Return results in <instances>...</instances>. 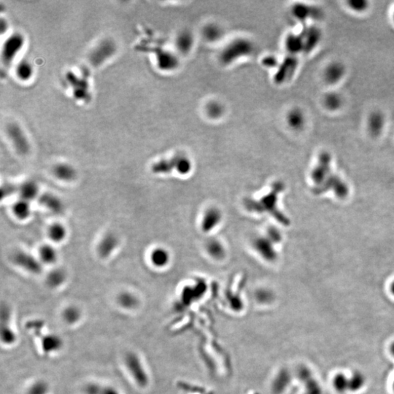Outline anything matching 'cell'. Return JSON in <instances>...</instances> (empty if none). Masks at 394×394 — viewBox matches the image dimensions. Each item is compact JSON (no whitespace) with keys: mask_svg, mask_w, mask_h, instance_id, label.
<instances>
[{"mask_svg":"<svg viewBox=\"0 0 394 394\" xmlns=\"http://www.w3.org/2000/svg\"><path fill=\"white\" fill-rule=\"evenodd\" d=\"M0 339L2 343L10 346L16 343L17 335L13 329L11 324V311L10 308L3 304L1 309V329H0Z\"/></svg>","mask_w":394,"mask_h":394,"instance_id":"obj_5","label":"cell"},{"mask_svg":"<svg viewBox=\"0 0 394 394\" xmlns=\"http://www.w3.org/2000/svg\"><path fill=\"white\" fill-rule=\"evenodd\" d=\"M299 66V59L297 56L288 55L285 58L278 68L275 74V82L281 84L286 82L292 77Z\"/></svg>","mask_w":394,"mask_h":394,"instance_id":"obj_12","label":"cell"},{"mask_svg":"<svg viewBox=\"0 0 394 394\" xmlns=\"http://www.w3.org/2000/svg\"><path fill=\"white\" fill-rule=\"evenodd\" d=\"M7 133L13 147L18 153L21 155H26L29 153V144L24 135V132L19 126L16 124H11L7 128Z\"/></svg>","mask_w":394,"mask_h":394,"instance_id":"obj_13","label":"cell"},{"mask_svg":"<svg viewBox=\"0 0 394 394\" xmlns=\"http://www.w3.org/2000/svg\"><path fill=\"white\" fill-rule=\"evenodd\" d=\"M275 244L266 234V236L256 237L253 241V247L256 252L267 261H274L277 259L278 254L274 246Z\"/></svg>","mask_w":394,"mask_h":394,"instance_id":"obj_11","label":"cell"},{"mask_svg":"<svg viewBox=\"0 0 394 394\" xmlns=\"http://www.w3.org/2000/svg\"><path fill=\"white\" fill-rule=\"evenodd\" d=\"M119 245V239L114 233H107L102 237L97 246V253L102 259L110 257Z\"/></svg>","mask_w":394,"mask_h":394,"instance_id":"obj_18","label":"cell"},{"mask_svg":"<svg viewBox=\"0 0 394 394\" xmlns=\"http://www.w3.org/2000/svg\"><path fill=\"white\" fill-rule=\"evenodd\" d=\"M347 7L350 11L356 13H363L370 8V2L367 0H349Z\"/></svg>","mask_w":394,"mask_h":394,"instance_id":"obj_39","label":"cell"},{"mask_svg":"<svg viewBox=\"0 0 394 394\" xmlns=\"http://www.w3.org/2000/svg\"><path fill=\"white\" fill-rule=\"evenodd\" d=\"M37 337L40 338L41 350L47 355L59 352L64 345L62 339L56 334L51 333V334L42 335L41 333Z\"/></svg>","mask_w":394,"mask_h":394,"instance_id":"obj_17","label":"cell"},{"mask_svg":"<svg viewBox=\"0 0 394 394\" xmlns=\"http://www.w3.org/2000/svg\"><path fill=\"white\" fill-rule=\"evenodd\" d=\"M158 64L161 69L166 71L173 70L178 66V59L170 52L164 51L158 56Z\"/></svg>","mask_w":394,"mask_h":394,"instance_id":"obj_30","label":"cell"},{"mask_svg":"<svg viewBox=\"0 0 394 394\" xmlns=\"http://www.w3.org/2000/svg\"><path fill=\"white\" fill-rule=\"evenodd\" d=\"M175 46L180 54H187L191 52L194 46L193 34L188 30L180 31L177 36Z\"/></svg>","mask_w":394,"mask_h":394,"instance_id":"obj_25","label":"cell"},{"mask_svg":"<svg viewBox=\"0 0 394 394\" xmlns=\"http://www.w3.org/2000/svg\"><path fill=\"white\" fill-rule=\"evenodd\" d=\"M12 259L15 264L24 270L32 274H40L42 272V263L30 253L25 251H17L13 255Z\"/></svg>","mask_w":394,"mask_h":394,"instance_id":"obj_9","label":"cell"},{"mask_svg":"<svg viewBox=\"0 0 394 394\" xmlns=\"http://www.w3.org/2000/svg\"><path fill=\"white\" fill-rule=\"evenodd\" d=\"M48 233L51 241L55 243H60L65 239L67 236V229L62 223H54L50 226Z\"/></svg>","mask_w":394,"mask_h":394,"instance_id":"obj_36","label":"cell"},{"mask_svg":"<svg viewBox=\"0 0 394 394\" xmlns=\"http://www.w3.org/2000/svg\"><path fill=\"white\" fill-rule=\"evenodd\" d=\"M203 36L204 39L208 42H216L223 36V30L218 25L208 24L204 27Z\"/></svg>","mask_w":394,"mask_h":394,"instance_id":"obj_34","label":"cell"},{"mask_svg":"<svg viewBox=\"0 0 394 394\" xmlns=\"http://www.w3.org/2000/svg\"><path fill=\"white\" fill-rule=\"evenodd\" d=\"M62 318L63 321L67 325L74 326L78 324L82 319V311L77 306L69 305L62 311Z\"/></svg>","mask_w":394,"mask_h":394,"instance_id":"obj_28","label":"cell"},{"mask_svg":"<svg viewBox=\"0 0 394 394\" xmlns=\"http://www.w3.org/2000/svg\"><path fill=\"white\" fill-rule=\"evenodd\" d=\"M222 219L221 210L216 208H210L206 210L202 219V229L208 232L216 227Z\"/></svg>","mask_w":394,"mask_h":394,"instance_id":"obj_20","label":"cell"},{"mask_svg":"<svg viewBox=\"0 0 394 394\" xmlns=\"http://www.w3.org/2000/svg\"><path fill=\"white\" fill-rule=\"evenodd\" d=\"M286 122L290 130L293 132H299L304 130L305 127L307 117L300 107H295L288 111Z\"/></svg>","mask_w":394,"mask_h":394,"instance_id":"obj_16","label":"cell"},{"mask_svg":"<svg viewBox=\"0 0 394 394\" xmlns=\"http://www.w3.org/2000/svg\"><path fill=\"white\" fill-rule=\"evenodd\" d=\"M392 291L394 293V284H393V286H392Z\"/></svg>","mask_w":394,"mask_h":394,"instance_id":"obj_44","label":"cell"},{"mask_svg":"<svg viewBox=\"0 0 394 394\" xmlns=\"http://www.w3.org/2000/svg\"><path fill=\"white\" fill-rule=\"evenodd\" d=\"M392 21H393L394 24V10L393 13H392Z\"/></svg>","mask_w":394,"mask_h":394,"instance_id":"obj_43","label":"cell"},{"mask_svg":"<svg viewBox=\"0 0 394 394\" xmlns=\"http://www.w3.org/2000/svg\"><path fill=\"white\" fill-rule=\"evenodd\" d=\"M39 187L37 183L31 180L24 181L19 184V191L18 194L20 199L31 202L38 199L40 195Z\"/></svg>","mask_w":394,"mask_h":394,"instance_id":"obj_24","label":"cell"},{"mask_svg":"<svg viewBox=\"0 0 394 394\" xmlns=\"http://www.w3.org/2000/svg\"><path fill=\"white\" fill-rule=\"evenodd\" d=\"M284 189V185L281 182L274 183L270 192L261 200H246L245 205L247 209L256 213H268L275 218L280 223L285 226L289 225V218L284 216L278 208V195Z\"/></svg>","mask_w":394,"mask_h":394,"instance_id":"obj_1","label":"cell"},{"mask_svg":"<svg viewBox=\"0 0 394 394\" xmlns=\"http://www.w3.org/2000/svg\"><path fill=\"white\" fill-rule=\"evenodd\" d=\"M53 173L59 180L64 182H71L77 176L75 169L69 164L60 163L54 167Z\"/></svg>","mask_w":394,"mask_h":394,"instance_id":"obj_26","label":"cell"},{"mask_svg":"<svg viewBox=\"0 0 394 394\" xmlns=\"http://www.w3.org/2000/svg\"><path fill=\"white\" fill-rule=\"evenodd\" d=\"M205 112L207 115L211 119H217L221 117L224 112L223 106L217 101H211L208 102L205 107Z\"/></svg>","mask_w":394,"mask_h":394,"instance_id":"obj_37","label":"cell"},{"mask_svg":"<svg viewBox=\"0 0 394 394\" xmlns=\"http://www.w3.org/2000/svg\"><path fill=\"white\" fill-rule=\"evenodd\" d=\"M291 14L294 19L304 24L308 20H318L322 18V11L320 8L302 3H296L292 6Z\"/></svg>","mask_w":394,"mask_h":394,"instance_id":"obj_8","label":"cell"},{"mask_svg":"<svg viewBox=\"0 0 394 394\" xmlns=\"http://www.w3.org/2000/svg\"><path fill=\"white\" fill-rule=\"evenodd\" d=\"M84 394H122L112 385L99 382H89L83 388Z\"/></svg>","mask_w":394,"mask_h":394,"instance_id":"obj_22","label":"cell"},{"mask_svg":"<svg viewBox=\"0 0 394 394\" xmlns=\"http://www.w3.org/2000/svg\"><path fill=\"white\" fill-rule=\"evenodd\" d=\"M124 364L136 385L139 388H145L149 382L148 375L138 354L134 351L127 352L124 357Z\"/></svg>","mask_w":394,"mask_h":394,"instance_id":"obj_3","label":"cell"},{"mask_svg":"<svg viewBox=\"0 0 394 394\" xmlns=\"http://www.w3.org/2000/svg\"><path fill=\"white\" fill-rule=\"evenodd\" d=\"M18 191H19V184L13 183H6L2 185V200H4V199L8 198V197L13 196L14 194H18Z\"/></svg>","mask_w":394,"mask_h":394,"instance_id":"obj_42","label":"cell"},{"mask_svg":"<svg viewBox=\"0 0 394 394\" xmlns=\"http://www.w3.org/2000/svg\"><path fill=\"white\" fill-rule=\"evenodd\" d=\"M331 163L332 156L328 152L320 153L318 160L317 165L314 167L311 173V178L317 187L322 185L328 177L331 175Z\"/></svg>","mask_w":394,"mask_h":394,"instance_id":"obj_6","label":"cell"},{"mask_svg":"<svg viewBox=\"0 0 394 394\" xmlns=\"http://www.w3.org/2000/svg\"><path fill=\"white\" fill-rule=\"evenodd\" d=\"M16 75L21 80L26 81L30 78L32 74L33 69L31 64L26 61H22L17 65L16 69Z\"/></svg>","mask_w":394,"mask_h":394,"instance_id":"obj_40","label":"cell"},{"mask_svg":"<svg viewBox=\"0 0 394 394\" xmlns=\"http://www.w3.org/2000/svg\"><path fill=\"white\" fill-rule=\"evenodd\" d=\"M13 212L15 216L21 220L26 219L31 214L30 202L23 199H19L13 206Z\"/></svg>","mask_w":394,"mask_h":394,"instance_id":"obj_31","label":"cell"},{"mask_svg":"<svg viewBox=\"0 0 394 394\" xmlns=\"http://www.w3.org/2000/svg\"><path fill=\"white\" fill-rule=\"evenodd\" d=\"M50 385L46 380L38 379L28 385L24 394H49Z\"/></svg>","mask_w":394,"mask_h":394,"instance_id":"obj_33","label":"cell"},{"mask_svg":"<svg viewBox=\"0 0 394 394\" xmlns=\"http://www.w3.org/2000/svg\"><path fill=\"white\" fill-rule=\"evenodd\" d=\"M150 261L153 266L162 268L170 262V253L163 248H156L153 250L150 256Z\"/></svg>","mask_w":394,"mask_h":394,"instance_id":"obj_29","label":"cell"},{"mask_svg":"<svg viewBox=\"0 0 394 394\" xmlns=\"http://www.w3.org/2000/svg\"><path fill=\"white\" fill-rule=\"evenodd\" d=\"M347 73L345 64L340 61H332L327 64L323 71V80L330 87L337 85L345 78Z\"/></svg>","mask_w":394,"mask_h":394,"instance_id":"obj_4","label":"cell"},{"mask_svg":"<svg viewBox=\"0 0 394 394\" xmlns=\"http://www.w3.org/2000/svg\"><path fill=\"white\" fill-rule=\"evenodd\" d=\"M23 44L24 39L19 34H13L6 40L2 50V60L6 67L12 62L15 56L22 47Z\"/></svg>","mask_w":394,"mask_h":394,"instance_id":"obj_10","label":"cell"},{"mask_svg":"<svg viewBox=\"0 0 394 394\" xmlns=\"http://www.w3.org/2000/svg\"><path fill=\"white\" fill-rule=\"evenodd\" d=\"M207 250L210 256L216 259H221L225 255L224 248L220 242L215 240L208 242Z\"/></svg>","mask_w":394,"mask_h":394,"instance_id":"obj_38","label":"cell"},{"mask_svg":"<svg viewBox=\"0 0 394 394\" xmlns=\"http://www.w3.org/2000/svg\"><path fill=\"white\" fill-rule=\"evenodd\" d=\"M254 50L255 46L251 41L248 38L239 37L230 42L221 50L219 60L223 65H231L243 58L252 55Z\"/></svg>","mask_w":394,"mask_h":394,"instance_id":"obj_2","label":"cell"},{"mask_svg":"<svg viewBox=\"0 0 394 394\" xmlns=\"http://www.w3.org/2000/svg\"><path fill=\"white\" fill-rule=\"evenodd\" d=\"M66 280V274L62 269H55L49 272L46 278V283L52 289L59 287L64 284Z\"/></svg>","mask_w":394,"mask_h":394,"instance_id":"obj_35","label":"cell"},{"mask_svg":"<svg viewBox=\"0 0 394 394\" xmlns=\"http://www.w3.org/2000/svg\"><path fill=\"white\" fill-rule=\"evenodd\" d=\"M386 122V116L382 110L372 111L367 116L366 122L368 135L372 138H378L383 134Z\"/></svg>","mask_w":394,"mask_h":394,"instance_id":"obj_7","label":"cell"},{"mask_svg":"<svg viewBox=\"0 0 394 394\" xmlns=\"http://www.w3.org/2000/svg\"><path fill=\"white\" fill-rule=\"evenodd\" d=\"M40 259L44 264H52L57 261L58 253L54 247L50 245H44L39 250Z\"/></svg>","mask_w":394,"mask_h":394,"instance_id":"obj_32","label":"cell"},{"mask_svg":"<svg viewBox=\"0 0 394 394\" xmlns=\"http://www.w3.org/2000/svg\"><path fill=\"white\" fill-rule=\"evenodd\" d=\"M333 190L334 193L339 198H345L348 194V188L345 182L336 175L331 174L326 181L320 186L316 187V193Z\"/></svg>","mask_w":394,"mask_h":394,"instance_id":"obj_15","label":"cell"},{"mask_svg":"<svg viewBox=\"0 0 394 394\" xmlns=\"http://www.w3.org/2000/svg\"><path fill=\"white\" fill-rule=\"evenodd\" d=\"M322 104L324 108L329 112H335L343 107L344 99L339 93L332 91L324 94Z\"/></svg>","mask_w":394,"mask_h":394,"instance_id":"obj_23","label":"cell"},{"mask_svg":"<svg viewBox=\"0 0 394 394\" xmlns=\"http://www.w3.org/2000/svg\"><path fill=\"white\" fill-rule=\"evenodd\" d=\"M300 34L304 41V54H310L321 44L322 31L316 26H304Z\"/></svg>","mask_w":394,"mask_h":394,"instance_id":"obj_14","label":"cell"},{"mask_svg":"<svg viewBox=\"0 0 394 394\" xmlns=\"http://www.w3.org/2000/svg\"><path fill=\"white\" fill-rule=\"evenodd\" d=\"M117 303L125 310H135L140 304L138 297L130 291H123L117 296Z\"/></svg>","mask_w":394,"mask_h":394,"instance_id":"obj_27","label":"cell"},{"mask_svg":"<svg viewBox=\"0 0 394 394\" xmlns=\"http://www.w3.org/2000/svg\"><path fill=\"white\" fill-rule=\"evenodd\" d=\"M37 201L42 206L54 214H62L64 212V206L62 200L53 193L45 192L40 195Z\"/></svg>","mask_w":394,"mask_h":394,"instance_id":"obj_19","label":"cell"},{"mask_svg":"<svg viewBox=\"0 0 394 394\" xmlns=\"http://www.w3.org/2000/svg\"><path fill=\"white\" fill-rule=\"evenodd\" d=\"M192 170L191 161L183 154H178V165L176 171L180 175H188Z\"/></svg>","mask_w":394,"mask_h":394,"instance_id":"obj_41","label":"cell"},{"mask_svg":"<svg viewBox=\"0 0 394 394\" xmlns=\"http://www.w3.org/2000/svg\"><path fill=\"white\" fill-rule=\"evenodd\" d=\"M285 49L289 55L296 56L304 54V41L302 34L291 33L288 34L285 41Z\"/></svg>","mask_w":394,"mask_h":394,"instance_id":"obj_21","label":"cell"}]
</instances>
